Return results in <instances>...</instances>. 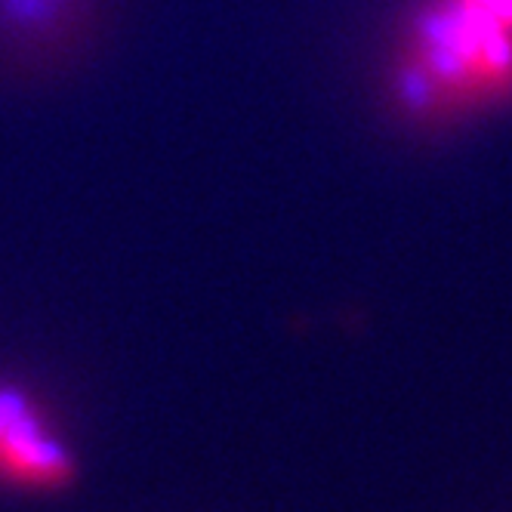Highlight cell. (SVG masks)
<instances>
[{
    "label": "cell",
    "instance_id": "1",
    "mask_svg": "<svg viewBox=\"0 0 512 512\" xmlns=\"http://www.w3.org/2000/svg\"><path fill=\"white\" fill-rule=\"evenodd\" d=\"M71 475L59 438L31 401L16 389H0V482L53 488Z\"/></svg>",
    "mask_w": 512,
    "mask_h": 512
}]
</instances>
